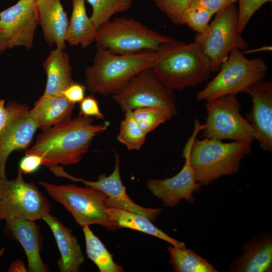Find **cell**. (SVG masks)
Returning a JSON list of instances; mask_svg holds the SVG:
<instances>
[{
	"instance_id": "484cf974",
	"label": "cell",
	"mask_w": 272,
	"mask_h": 272,
	"mask_svg": "<svg viewBox=\"0 0 272 272\" xmlns=\"http://www.w3.org/2000/svg\"><path fill=\"white\" fill-rule=\"evenodd\" d=\"M170 263L176 272H217L208 261L189 249L169 246Z\"/></svg>"
},
{
	"instance_id": "83f0119b",
	"label": "cell",
	"mask_w": 272,
	"mask_h": 272,
	"mask_svg": "<svg viewBox=\"0 0 272 272\" xmlns=\"http://www.w3.org/2000/svg\"><path fill=\"white\" fill-rule=\"evenodd\" d=\"M124 113V118L120 123L117 139L128 150H139L144 144L147 134L136 121L132 114V110H127Z\"/></svg>"
},
{
	"instance_id": "9c48e42d",
	"label": "cell",
	"mask_w": 272,
	"mask_h": 272,
	"mask_svg": "<svg viewBox=\"0 0 272 272\" xmlns=\"http://www.w3.org/2000/svg\"><path fill=\"white\" fill-rule=\"evenodd\" d=\"M237 95L229 94L207 101L208 112L202 135L222 141L254 140V132L248 121L240 114L241 104Z\"/></svg>"
},
{
	"instance_id": "7a4b0ae2",
	"label": "cell",
	"mask_w": 272,
	"mask_h": 272,
	"mask_svg": "<svg viewBox=\"0 0 272 272\" xmlns=\"http://www.w3.org/2000/svg\"><path fill=\"white\" fill-rule=\"evenodd\" d=\"M151 69L157 79L174 91L195 87L207 81L211 72L209 58L194 42L176 39L163 43Z\"/></svg>"
},
{
	"instance_id": "d6a6232c",
	"label": "cell",
	"mask_w": 272,
	"mask_h": 272,
	"mask_svg": "<svg viewBox=\"0 0 272 272\" xmlns=\"http://www.w3.org/2000/svg\"><path fill=\"white\" fill-rule=\"evenodd\" d=\"M5 100H0V131L12 120L29 110L25 104H22L15 101H10L5 106Z\"/></svg>"
},
{
	"instance_id": "4dcf8cb0",
	"label": "cell",
	"mask_w": 272,
	"mask_h": 272,
	"mask_svg": "<svg viewBox=\"0 0 272 272\" xmlns=\"http://www.w3.org/2000/svg\"><path fill=\"white\" fill-rule=\"evenodd\" d=\"M193 0H153L157 8L164 13L175 25H182L181 18L185 9Z\"/></svg>"
},
{
	"instance_id": "ab89813d",
	"label": "cell",
	"mask_w": 272,
	"mask_h": 272,
	"mask_svg": "<svg viewBox=\"0 0 272 272\" xmlns=\"http://www.w3.org/2000/svg\"><path fill=\"white\" fill-rule=\"evenodd\" d=\"M5 251V249L4 248H2L1 249H0V258L1 257V256L3 255V254H4V252Z\"/></svg>"
},
{
	"instance_id": "f1b7e54d",
	"label": "cell",
	"mask_w": 272,
	"mask_h": 272,
	"mask_svg": "<svg viewBox=\"0 0 272 272\" xmlns=\"http://www.w3.org/2000/svg\"><path fill=\"white\" fill-rule=\"evenodd\" d=\"M136 121L146 134L160 124L170 120L175 115L170 111L158 107H142L132 110Z\"/></svg>"
},
{
	"instance_id": "ba28073f",
	"label": "cell",
	"mask_w": 272,
	"mask_h": 272,
	"mask_svg": "<svg viewBox=\"0 0 272 272\" xmlns=\"http://www.w3.org/2000/svg\"><path fill=\"white\" fill-rule=\"evenodd\" d=\"M238 9L232 3L216 14L205 32L195 35L194 42L210 59L212 73L220 70L231 50L248 48L247 41L238 32Z\"/></svg>"
},
{
	"instance_id": "e575fe53",
	"label": "cell",
	"mask_w": 272,
	"mask_h": 272,
	"mask_svg": "<svg viewBox=\"0 0 272 272\" xmlns=\"http://www.w3.org/2000/svg\"><path fill=\"white\" fill-rule=\"evenodd\" d=\"M43 164V159L41 156L25 154L20 161L19 170L24 174H31L36 171Z\"/></svg>"
},
{
	"instance_id": "603a6c76",
	"label": "cell",
	"mask_w": 272,
	"mask_h": 272,
	"mask_svg": "<svg viewBox=\"0 0 272 272\" xmlns=\"http://www.w3.org/2000/svg\"><path fill=\"white\" fill-rule=\"evenodd\" d=\"M86 0H72L73 10L66 36L71 46L85 48L94 42L97 29L87 15Z\"/></svg>"
},
{
	"instance_id": "52a82bcc",
	"label": "cell",
	"mask_w": 272,
	"mask_h": 272,
	"mask_svg": "<svg viewBox=\"0 0 272 272\" xmlns=\"http://www.w3.org/2000/svg\"><path fill=\"white\" fill-rule=\"evenodd\" d=\"M37 183L51 198L62 205L80 226L98 224L109 230H117L107 212L108 197L102 191L89 186L58 185L42 181Z\"/></svg>"
},
{
	"instance_id": "8d00e7d4",
	"label": "cell",
	"mask_w": 272,
	"mask_h": 272,
	"mask_svg": "<svg viewBox=\"0 0 272 272\" xmlns=\"http://www.w3.org/2000/svg\"><path fill=\"white\" fill-rule=\"evenodd\" d=\"M85 91V86L75 82L63 91L62 96L70 102L75 104L84 98Z\"/></svg>"
},
{
	"instance_id": "277c9868",
	"label": "cell",
	"mask_w": 272,
	"mask_h": 272,
	"mask_svg": "<svg viewBox=\"0 0 272 272\" xmlns=\"http://www.w3.org/2000/svg\"><path fill=\"white\" fill-rule=\"evenodd\" d=\"M252 142L194 139L189 155L196 182L206 185L222 176L232 175L239 169L242 160L251 151Z\"/></svg>"
},
{
	"instance_id": "5bb4252c",
	"label": "cell",
	"mask_w": 272,
	"mask_h": 272,
	"mask_svg": "<svg viewBox=\"0 0 272 272\" xmlns=\"http://www.w3.org/2000/svg\"><path fill=\"white\" fill-rule=\"evenodd\" d=\"M115 164L112 173L107 176L103 174L96 181H88L78 178L67 173L65 178L74 181L81 182L87 186L95 188L105 194L108 197V208H115L138 214L155 221L161 213V209L143 207L135 203L127 194L122 183L120 174V159L115 153Z\"/></svg>"
},
{
	"instance_id": "cb8c5ba5",
	"label": "cell",
	"mask_w": 272,
	"mask_h": 272,
	"mask_svg": "<svg viewBox=\"0 0 272 272\" xmlns=\"http://www.w3.org/2000/svg\"><path fill=\"white\" fill-rule=\"evenodd\" d=\"M107 212L116 228H127L140 231L163 239L172 246L185 248V244L168 236L155 227L151 221L142 215L125 210L108 208Z\"/></svg>"
},
{
	"instance_id": "8992f818",
	"label": "cell",
	"mask_w": 272,
	"mask_h": 272,
	"mask_svg": "<svg viewBox=\"0 0 272 272\" xmlns=\"http://www.w3.org/2000/svg\"><path fill=\"white\" fill-rule=\"evenodd\" d=\"M238 48L230 51L218 74L195 96L196 100L208 101L222 96L244 92L262 80L268 70L261 58H246Z\"/></svg>"
},
{
	"instance_id": "30bf717a",
	"label": "cell",
	"mask_w": 272,
	"mask_h": 272,
	"mask_svg": "<svg viewBox=\"0 0 272 272\" xmlns=\"http://www.w3.org/2000/svg\"><path fill=\"white\" fill-rule=\"evenodd\" d=\"M18 170L12 180L0 177V220L22 218L35 221L50 213L51 205L33 182Z\"/></svg>"
},
{
	"instance_id": "2e32d148",
	"label": "cell",
	"mask_w": 272,
	"mask_h": 272,
	"mask_svg": "<svg viewBox=\"0 0 272 272\" xmlns=\"http://www.w3.org/2000/svg\"><path fill=\"white\" fill-rule=\"evenodd\" d=\"M29 110L14 119L0 131L1 178H7L6 166L10 154L27 148L38 129Z\"/></svg>"
},
{
	"instance_id": "ac0fdd59",
	"label": "cell",
	"mask_w": 272,
	"mask_h": 272,
	"mask_svg": "<svg viewBox=\"0 0 272 272\" xmlns=\"http://www.w3.org/2000/svg\"><path fill=\"white\" fill-rule=\"evenodd\" d=\"M35 4L44 40L50 47L64 50L69 21L61 0H36Z\"/></svg>"
},
{
	"instance_id": "d590c367",
	"label": "cell",
	"mask_w": 272,
	"mask_h": 272,
	"mask_svg": "<svg viewBox=\"0 0 272 272\" xmlns=\"http://www.w3.org/2000/svg\"><path fill=\"white\" fill-rule=\"evenodd\" d=\"M237 0H193L189 6L203 8L216 14L226 6Z\"/></svg>"
},
{
	"instance_id": "e0dca14e",
	"label": "cell",
	"mask_w": 272,
	"mask_h": 272,
	"mask_svg": "<svg viewBox=\"0 0 272 272\" xmlns=\"http://www.w3.org/2000/svg\"><path fill=\"white\" fill-rule=\"evenodd\" d=\"M5 221L7 232L18 241L24 250L28 260V271H48V266L40 256L41 237L38 226L35 221L22 218Z\"/></svg>"
},
{
	"instance_id": "d6986e66",
	"label": "cell",
	"mask_w": 272,
	"mask_h": 272,
	"mask_svg": "<svg viewBox=\"0 0 272 272\" xmlns=\"http://www.w3.org/2000/svg\"><path fill=\"white\" fill-rule=\"evenodd\" d=\"M42 219L51 229L59 250L60 257L57 261L59 271H79L85 257L72 230L50 213L44 215Z\"/></svg>"
},
{
	"instance_id": "44dd1931",
	"label": "cell",
	"mask_w": 272,
	"mask_h": 272,
	"mask_svg": "<svg viewBox=\"0 0 272 272\" xmlns=\"http://www.w3.org/2000/svg\"><path fill=\"white\" fill-rule=\"evenodd\" d=\"M75 105L62 96L43 94L29 114L38 128L44 130L71 118Z\"/></svg>"
},
{
	"instance_id": "d4e9b609",
	"label": "cell",
	"mask_w": 272,
	"mask_h": 272,
	"mask_svg": "<svg viewBox=\"0 0 272 272\" xmlns=\"http://www.w3.org/2000/svg\"><path fill=\"white\" fill-rule=\"evenodd\" d=\"M86 253L89 259L97 266L100 272H121L122 267L115 263L112 255L100 240L93 233L89 226L83 227Z\"/></svg>"
},
{
	"instance_id": "3957f363",
	"label": "cell",
	"mask_w": 272,
	"mask_h": 272,
	"mask_svg": "<svg viewBox=\"0 0 272 272\" xmlns=\"http://www.w3.org/2000/svg\"><path fill=\"white\" fill-rule=\"evenodd\" d=\"M156 56L152 51L118 54L97 49L93 64L85 71L86 88L92 94L112 96L137 75L152 69Z\"/></svg>"
},
{
	"instance_id": "f35d334b",
	"label": "cell",
	"mask_w": 272,
	"mask_h": 272,
	"mask_svg": "<svg viewBox=\"0 0 272 272\" xmlns=\"http://www.w3.org/2000/svg\"><path fill=\"white\" fill-rule=\"evenodd\" d=\"M8 48V41L0 29V53Z\"/></svg>"
},
{
	"instance_id": "f546056e",
	"label": "cell",
	"mask_w": 272,
	"mask_h": 272,
	"mask_svg": "<svg viewBox=\"0 0 272 272\" xmlns=\"http://www.w3.org/2000/svg\"><path fill=\"white\" fill-rule=\"evenodd\" d=\"M213 15L203 8L189 6L182 14V25H186L197 33H202L208 28Z\"/></svg>"
},
{
	"instance_id": "5b68a950",
	"label": "cell",
	"mask_w": 272,
	"mask_h": 272,
	"mask_svg": "<svg viewBox=\"0 0 272 272\" xmlns=\"http://www.w3.org/2000/svg\"><path fill=\"white\" fill-rule=\"evenodd\" d=\"M175 39L147 28L131 18L118 17L97 28V49L118 54L144 51L157 52L164 43Z\"/></svg>"
},
{
	"instance_id": "60d3db41",
	"label": "cell",
	"mask_w": 272,
	"mask_h": 272,
	"mask_svg": "<svg viewBox=\"0 0 272 272\" xmlns=\"http://www.w3.org/2000/svg\"><path fill=\"white\" fill-rule=\"evenodd\" d=\"M26 1H30V2H35L36 0H26Z\"/></svg>"
},
{
	"instance_id": "7402d4cb",
	"label": "cell",
	"mask_w": 272,
	"mask_h": 272,
	"mask_svg": "<svg viewBox=\"0 0 272 272\" xmlns=\"http://www.w3.org/2000/svg\"><path fill=\"white\" fill-rule=\"evenodd\" d=\"M43 66L46 75L43 95L62 96L63 91L75 82L70 55L64 49L56 47L51 50L44 61Z\"/></svg>"
},
{
	"instance_id": "1f68e13d",
	"label": "cell",
	"mask_w": 272,
	"mask_h": 272,
	"mask_svg": "<svg viewBox=\"0 0 272 272\" xmlns=\"http://www.w3.org/2000/svg\"><path fill=\"white\" fill-rule=\"evenodd\" d=\"M238 9V32L242 34L249 21L255 12L264 4L272 0H237Z\"/></svg>"
},
{
	"instance_id": "74e56055",
	"label": "cell",
	"mask_w": 272,
	"mask_h": 272,
	"mask_svg": "<svg viewBox=\"0 0 272 272\" xmlns=\"http://www.w3.org/2000/svg\"><path fill=\"white\" fill-rule=\"evenodd\" d=\"M8 272H27L28 269L24 262L20 259H17L14 261L10 265L8 269Z\"/></svg>"
},
{
	"instance_id": "ffe728a7",
	"label": "cell",
	"mask_w": 272,
	"mask_h": 272,
	"mask_svg": "<svg viewBox=\"0 0 272 272\" xmlns=\"http://www.w3.org/2000/svg\"><path fill=\"white\" fill-rule=\"evenodd\" d=\"M243 252L231 265L238 272L271 271L272 238L269 234L252 239L243 248Z\"/></svg>"
},
{
	"instance_id": "4fadbf2b",
	"label": "cell",
	"mask_w": 272,
	"mask_h": 272,
	"mask_svg": "<svg viewBox=\"0 0 272 272\" xmlns=\"http://www.w3.org/2000/svg\"><path fill=\"white\" fill-rule=\"evenodd\" d=\"M37 25L35 2L19 0L0 12V29L7 40L8 48L23 46L30 49Z\"/></svg>"
},
{
	"instance_id": "9a60e30c",
	"label": "cell",
	"mask_w": 272,
	"mask_h": 272,
	"mask_svg": "<svg viewBox=\"0 0 272 272\" xmlns=\"http://www.w3.org/2000/svg\"><path fill=\"white\" fill-rule=\"evenodd\" d=\"M252 97V107L247 119L254 132V140L265 151L272 152V82L263 79L244 91Z\"/></svg>"
},
{
	"instance_id": "7c38bea8",
	"label": "cell",
	"mask_w": 272,
	"mask_h": 272,
	"mask_svg": "<svg viewBox=\"0 0 272 272\" xmlns=\"http://www.w3.org/2000/svg\"><path fill=\"white\" fill-rule=\"evenodd\" d=\"M200 131L199 126H194L193 132L183 148L182 156L185 164L179 172L171 178L161 180L153 178L148 181L149 190L162 200L165 207H175L182 199L191 203L194 201L192 194L200 189L201 185L195 180L189 155L192 143Z\"/></svg>"
},
{
	"instance_id": "8fae6325",
	"label": "cell",
	"mask_w": 272,
	"mask_h": 272,
	"mask_svg": "<svg viewBox=\"0 0 272 272\" xmlns=\"http://www.w3.org/2000/svg\"><path fill=\"white\" fill-rule=\"evenodd\" d=\"M112 97L123 112L142 107H158L167 109L175 115L177 113L173 91L161 83L151 69L137 75Z\"/></svg>"
},
{
	"instance_id": "4316f807",
	"label": "cell",
	"mask_w": 272,
	"mask_h": 272,
	"mask_svg": "<svg viewBox=\"0 0 272 272\" xmlns=\"http://www.w3.org/2000/svg\"><path fill=\"white\" fill-rule=\"evenodd\" d=\"M91 5L92 13L90 17L97 29L110 20L115 14L129 10L132 0H86Z\"/></svg>"
},
{
	"instance_id": "6da1fadb",
	"label": "cell",
	"mask_w": 272,
	"mask_h": 272,
	"mask_svg": "<svg viewBox=\"0 0 272 272\" xmlns=\"http://www.w3.org/2000/svg\"><path fill=\"white\" fill-rule=\"evenodd\" d=\"M109 125L108 121L94 124L92 117L79 115L42 130L25 154L41 156L43 165L48 167L77 164L88 151L93 138Z\"/></svg>"
},
{
	"instance_id": "836d02e7",
	"label": "cell",
	"mask_w": 272,
	"mask_h": 272,
	"mask_svg": "<svg viewBox=\"0 0 272 272\" xmlns=\"http://www.w3.org/2000/svg\"><path fill=\"white\" fill-rule=\"evenodd\" d=\"M80 103V115L97 119H104V115L100 110L98 101L93 95L85 97Z\"/></svg>"
}]
</instances>
